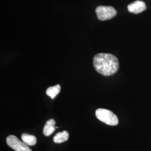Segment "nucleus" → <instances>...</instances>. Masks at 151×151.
I'll return each mask as SVG.
<instances>
[{"label":"nucleus","mask_w":151,"mask_h":151,"mask_svg":"<svg viewBox=\"0 0 151 151\" xmlns=\"http://www.w3.org/2000/svg\"><path fill=\"white\" fill-rule=\"evenodd\" d=\"M95 115L97 119L105 124L112 126L118 124V117L110 110L105 109H98L96 110Z\"/></svg>","instance_id":"f03ea898"},{"label":"nucleus","mask_w":151,"mask_h":151,"mask_svg":"<svg viewBox=\"0 0 151 151\" xmlns=\"http://www.w3.org/2000/svg\"><path fill=\"white\" fill-rule=\"evenodd\" d=\"M6 142L8 146L15 151H32L29 146L19 140L15 135L8 136L6 138Z\"/></svg>","instance_id":"20e7f679"},{"label":"nucleus","mask_w":151,"mask_h":151,"mask_svg":"<svg viewBox=\"0 0 151 151\" xmlns=\"http://www.w3.org/2000/svg\"><path fill=\"white\" fill-rule=\"evenodd\" d=\"M69 133L67 131L64 130L62 132H58L53 137V142L55 143H61L68 139Z\"/></svg>","instance_id":"0eeeda50"},{"label":"nucleus","mask_w":151,"mask_h":151,"mask_svg":"<svg viewBox=\"0 0 151 151\" xmlns=\"http://www.w3.org/2000/svg\"><path fill=\"white\" fill-rule=\"evenodd\" d=\"M22 139L28 146H34L37 143V138L35 136L26 133L22 134Z\"/></svg>","instance_id":"6e6552de"},{"label":"nucleus","mask_w":151,"mask_h":151,"mask_svg":"<svg viewBox=\"0 0 151 151\" xmlns=\"http://www.w3.org/2000/svg\"><path fill=\"white\" fill-rule=\"evenodd\" d=\"M55 122L54 119H51L46 122L44 127L43 133L45 136H49L53 134L55 130Z\"/></svg>","instance_id":"423d86ee"},{"label":"nucleus","mask_w":151,"mask_h":151,"mask_svg":"<svg viewBox=\"0 0 151 151\" xmlns=\"http://www.w3.org/2000/svg\"><path fill=\"white\" fill-rule=\"evenodd\" d=\"M93 65L98 73L105 76L115 74L119 67V60L115 55L104 53H98L94 56Z\"/></svg>","instance_id":"f257e3e1"},{"label":"nucleus","mask_w":151,"mask_h":151,"mask_svg":"<svg viewBox=\"0 0 151 151\" xmlns=\"http://www.w3.org/2000/svg\"><path fill=\"white\" fill-rule=\"evenodd\" d=\"M95 12L97 18L101 21L111 19L116 16L117 14L113 7L108 6H99L96 7Z\"/></svg>","instance_id":"7ed1b4c3"},{"label":"nucleus","mask_w":151,"mask_h":151,"mask_svg":"<svg viewBox=\"0 0 151 151\" xmlns=\"http://www.w3.org/2000/svg\"><path fill=\"white\" fill-rule=\"evenodd\" d=\"M146 9L145 3L142 1H135L128 6V10L130 12L137 14L141 13Z\"/></svg>","instance_id":"39448f33"},{"label":"nucleus","mask_w":151,"mask_h":151,"mask_svg":"<svg viewBox=\"0 0 151 151\" xmlns=\"http://www.w3.org/2000/svg\"><path fill=\"white\" fill-rule=\"evenodd\" d=\"M60 89L61 87L60 85H56L54 86L49 87L46 91V94L53 99L60 93Z\"/></svg>","instance_id":"1a4fd4ad"}]
</instances>
